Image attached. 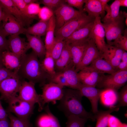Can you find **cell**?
Segmentation results:
<instances>
[{
    "label": "cell",
    "instance_id": "obj_1",
    "mask_svg": "<svg viewBox=\"0 0 127 127\" xmlns=\"http://www.w3.org/2000/svg\"><path fill=\"white\" fill-rule=\"evenodd\" d=\"M34 52L26 54L21 59L20 67L17 74L22 79H26L35 84L43 86L46 83L49 76L43 68L41 63Z\"/></svg>",
    "mask_w": 127,
    "mask_h": 127
},
{
    "label": "cell",
    "instance_id": "obj_2",
    "mask_svg": "<svg viewBox=\"0 0 127 127\" xmlns=\"http://www.w3.org/2000/svg\"><path fill=\"white\" fill-rule=\"evenodd\" d=\"M83 97L78 90L71 88L64 89L63 95L57 107L67 117L74 115L95 121L94 115L87 111L83 107L81 102Z\"/></svg>",
    "mask_w": 127,
    "mask_h": 127
},
{
    "label": "cell",
    "instance_id": "obj_3",
    "mask_svg": "<svg viewBox=\"0 0 127 127\" xmlns=\"http://www.w3.org/2000/svg\"><path fill=\"white\" fill-rule=\"evenodd\" d=\"M95 18L84 12L69 20L61 27L55 30V36L65 40L77 30L94 21Z\"/></svg>",
    "mask_w": 127,
    "mask_h": 127
},
{
    "label": "cell",
    "instance_id": "obj_4",
    "mask_svg": "<svg viewBox=\"0 0 127 127\" xmlns=\"http://www.w3.org/2000/svg\"><path fill=\"white\" fill-rule=\"evenodd\" d=\"M127 81V70H118L108 75L103 74L96 87L116 91L123 86Z\"/></svg>",
    "mask_w": 127,
    "mask_h": 127
},
{
    "label": "cell",
    "instance_id": "obj_5",
    "mask_svg": "<svg viewBox=\"0 0 127 127\" xmlns=\"http://www.w3.org/2000/svg\"><path fill=\"white\" fill-rule=\"evenodd\" d=\"M24 80L16 74L8 78L0 83V96L1 99L7 102L18 96L22 81Z\"/></svg>",
    "mask_w": 127,
    "mask_h": 127
},
{
    "label": "cell",
    "instance_id": "obj_6",
    "mask_svg": "<svg viewBox=\"0 0 127 127\" xmlns=\"http://www.w3.org/2000/svg\"><path fill=\"white\" fill-rule=\"evenodd\" d=\"M120 12V16L117 19L102 23L108 45H111L124 31L123 21L124 18H127V14L125 12Z\"/></svg>",
    "mask_w": 127,
    "mask_h": 127
},
{
    "label": "cell",
    "instance_id": "obj_7",
    "mask_svg": "<svg viewBox=\"0 0 127 127\" xmlns=\"http://www.w3.org/2000/svg\"><path fill=\"white\" fill-rule=\"evenodd\" d=\"M35 84L23 80L19 92L18 96L22 100L34 105L37 103L39 111H41L44 108L40 95L37 93L35 87Z\"/></svg>",
    "mask_w": 127,
    "mask_h": 127
},
{
    "label": "cell",
    "instance_id": "obj_8",
    "mask_svg": "<svg viewBox=\"0 0 127 127\" xmlns=\"http://www.w3.org/2000/svg\"><path fill=\"white\" fill-rule=\"evenodd\" d=\"M7 102L8 104L9 112L14 113L18 118L28 119L33 112L34 105L22 100L18 96L12 98Z\"/></svg>",
    "mask_w": 127,
    "mask_h": 127
},
{
    "label": "cell",
    "instance_id": "obj_9",
    "mask_svg": "<svg viewBox=\"0 0 127 127\" xmlns=\"http://www.w3.org/2000/svg\"><path fill=\"white\" fill-rule=\"evenodd\" d=\"M54 12L56 20L55 30L69 20L85 12L77 10L66 3L56 9Z\"/></svg>",
    "mask_w": 127,
    "mask_h": 127
},
{
    "label": "cell",
    "instance_id": "obj_10",
    "mask_svg": "<svg viewBox=\"0 0 127 127\" xmlns=\"http://www.w3.org/2000/svg\"><path fill=\"white\" fill-rule=\"evenodd\" d=\"M63 87L56 84L48 83L42 87V93L40 95L43 104L51 102L55 104L56 101L60 100L64 95Z\"/></svg>",
    "mask_w": 127,
    "mask_h": 127
},
{
    "label": "cell",
    "instance_id": "obj_11",
    "mask_svg": "<svg viewBox=\"0 0 127 127\" xmlns=\"http://www.w3.org/2000/svg\"><path fill=\"white\" fill-rule=\"evenodd\" d=\"M4 12V16L2 21L3 24L1 27L6 36L25 34L26 28L12 15L7 12Z\"/></svg>",
    "mask_w": 127,
    "mask_h": 127
},
{
    "label": "cell",
    "instance_id": "obj_12",
    "mask_svg": "<svg viewBox=\"0 0 127 127\" xmlns=\"http://www.w3.org/2000/svg\"><path fill=\"white\" fill-rule=\"evenodd\" d=\"M101 20L100 16L95 17L90 37L93 39L97 48L101 54L107 44L105 41V32Z\"/></svg>",
    "mask_w": 127,
    "mask_h": 127
},
{
    "label": "cell",
    "instance_id": "obj_13",
    "mask_svg": "<svg viewBox=\"0 0 127 127\" xmlns=\"http://www.w3.org/2000/svg\"><path fill=\"white\" fill-rule=\"evenodd\" d=\"M81 83L84 85L96 87L103 74L89 66L81 69L78 72Z\"/></svg>",
    "mask_w": 127,
    "mask_h": 127
},
{
    "label": "cell",
    "instance_id": "obj_14",
    "mask_svg": "<svg viewBox=\"0 0 127 127\" xmlns=\"http://www.w3.org/2000/svg\"><path fill=\"white\" fill-rule=\"evenodd\" d=\"M19 35L9 36L8 40V46L10 52L21 58L31 48L25 38H21Z\"/></svg>",
    "mask_w": 127,
    "mask_h": 127
},
{
    "label": "cell",
    "instance_id": "obj_15",
    "mask_svg": "<svg viewBox=\"0 0 127 127\" xmlns=\"http://www.w3.org/2000/svg\"><path fill=\"white\" fill-rule=\"evenodd\" d=\"M105 89L97 88L95 87L87 86L82 84L78 90L83 96L86 97L90 101L93 114L96 113L98 111V101Z\"/></svg>",
    "mask_w": 127,
    "mask_h": 127
},
{
    "label": "cell",
    "instance_id": "obj_16",
    "mask_svg": "<svg viewBox=\"0 0 127 127\" xmlns=\"http://www.w3.org/2000/svg\"><path fill=\"white\" fill-rule=\"evenodd\" d=\"M101 54L97 48L93 39L90 37L80 63L75 68L78 72L82 68L89 65Z\"/></svg>",
    "mask_w": 127,
    "mask_h": 127
},
{
    "label": "cell",
    "instance_id": "obj_17",
    "mask_svg": "<svg viewBox=\"0 0 127 127\" xmlns=\"http://www.w3.org/2000/svg\"><path fill=\"white\" fill-rule=\"evenodd\" d=\"M0 4L4 11L12 15L24 27L29 26L33 21V20L28 18L22 13L12 0H0Z\"/></svg>",
    "mask_w": 127,
    "mask_h": 127
},
{
    "label": "cell",
    "instance_id": "obj_18",
    "mask_svg": "<svg viewBox=\"0 0 127 127\" xmlns=\"http://www.w3.org/2000/svg\"><path fill=\"white\" fill-rule=\"evenodd\" d=\"M55 62L56 72H62L68 67H74L68 44L66 43L60 55Z\"/></svg>",
    "mask_w": 127,
    "mask_h": 127
},
{
    "label": "cell",
    "instance_id": "obj_19",
    "mask_svg": "<svg viewBox=\"0 0 127 127\" xmlns=\"http://www.w3.org/2000/svg\"><path fill=\"white\" fill-rule=\"evenodd\" d=\"M90 38L82 41L69 44L72 63L75 68L80 63Z\"/></svg>",
    "mask_w": 127,
    "mask_h": 127
},
{
    "label": "cell",
    "instance_id": "obj_20",
    "mask_svg": "<svg viewBox=\"0 0 127 127\" xmlns=\"http://www.w3.org/2000/svg\"><path fill=\"white\" fill-rule=\"evenodd\" d=\"M21 58L9 50L5 51L2 52V64L7 69L17 73L21 66Z\"/></svg>",
    "mask_w": 127,
    "mask_h": 127
},
{
    "label": "cell",
    "instance_id": "obj_21",
    "mask_svg": "<svg viewBox=\"0 0 127 127\" xmlns=\"http://www.w3.org/2000/svg\"><path fill=\"white\" fill-rule=\"evenodd\" d=\"M94 21L87 24L73 32L64 40L66 42L70 44L84 41L90 38Z\"/></svg>",
    "mask_w": 127,
    "mask_h": 127
},
{
    "label": "cell",
    "instance_id": "obj_22",
    "mask_svg": "<svg viewBox=\"0 0 127 127\" xmlns=\"http://www.w3.org/2000/svg\"><path fill=\"white\" fill-rule=\"evenodd\" d=\"M25 34L30 48L32 49L38 57L42 60L45 57L46 50L44 44L41 37L28 34Z\"/></svg>",
    "mask_w": 127,
    "mask_h": 127
},
{
    "label": "cell",
    "instance_id": "obj_23",
    "mask_svg": "<svg viewBox=\"0 0 127 127\" xmlns=\"http://www.w3.org/2000/svg\"><path fill=\"white\" fill-rule=\"evenodd\" d=\"M85 4L83 11L88 16L95 18L104 15L105 11L99 0H86Z\"/></svg>",
    "mask_w": 127,
    "mask_h": 127
},
{
    "label": "cell",
    "instance_id": "obj_24",
    "mask_svg": "<svg viewBox=\"0 0 127 127\" xmlns=\"http://www.w3.org/2000/svg\"><path fill=\"white\" fill-rule=\"evenodd\" d=\"M62 72L66 79L68 87L71 89L79 90L82 84L75 67H68Z\"/></svg>",
    "mask_w": 127,
    "mask_h": 127
},
{
    "label": "cell",
    "instance_id": "obj_25",
    "mask_svg": "<svg viewBox=\"0 0 127 127\" xmlns=\"http://www.w3.org/2000/svg\"><path fill=\"white\" fill-rule=\"evenodd\" d=\"M102 74H112L118 71L101 56L95 60L89 65Z\"/></svg>",
    "mask_w": 127,
    "mask_h": 127
},
{
    "label": "cell",
    "instance_id": "obj_26",
    "mask_svg": "<svg viewBox=\"0 0 127 127\" xmlns=\"http://www.w3.org/2000/svg\"><path fill=\"white\" fill-rule=\"evenodd\" d=\"M119 108L117 105L112 106H110L107 110H98L96 113L93 114L96 121L95 127H107L109 115L112 112L118 111Z\"/></svg>",
    "mask_w": 127,
    "mask_h": 127
},
{
    "label": "cell",
    "instance_id": "obj_27",
    "mask_svg": "<svg viewBox=\"0 0 127 127\" xmlns=\"http://www.w3.org/2000/svg\"><path fill=\"white\" fill-rule=\"evenodd\" d=\"M56 20L54 15L49 21L48 28L45 34L44 44L46 52H49L55 42Z\"/></svg>",
    "mask_w": 127,
    "mask_h": 127
},
{
    "label": "cell",
    "instance_id": "obj_28",
    "mask_svg": "<svg viewBox=\"0 0 127 127\" xmlns=\"http://www.w3.org/2000/svg\"><path fill=\"white\" fill-rule=\"evenodd\" d=\"M120 7L119 0H115L110 6L107 4L104 9L107 13L102 19L103 23L114 20L118 18L120 15Z\"/></svg>",
    "mask_w": 127,
    "mask_h": 127
},
{
    "label": "cell",
    "instance_id": "obj_29",
    "mask_svg": "<svg viewBox=\"0 0 127 127\" xmlns=\"http://www.w3.org/2000/svg\"><path fill=\"white\" fill-rule=\"evenodd\" d=\"M48 21L40 20L38 22L26 28L25 33L41 37L45 35L48 24Z\"/></svg>",
    "mask_w": 127,
    "mask_h": 127
},
{
    "label": "cell",
    "instance_id": "obj_30",
    "mask_svg": "<svg viewBox=\"0 0 127 127\" xmlns=\"http://www.w3.org/2000/svg\"><path fill=\"white\" fill-rule=\"evenodd\" d=\"M47 116L40 119L38 121L39 127H61L57 119L51 112L48 106L44 108Z\"/></svg>",
    "mask_w": 127,
    "mask_h": 127
},
{
    "label": "cell",
    "instance_id": "obj_31",
    "mask_svg": "<svg viewBox=\"0 0 127 127\" xmlns=\"http://www.w3.org/2000/svg\"><path fill=\"white\" fill-rule=\"evenodd\" d=\"M55 62L50 53L46 52L45 57L41 63L43 69L49 76L53 75L56 73Z\"/></svg>",
    "mask_w": 127,
    "mask_h": 127
},
{
    "label": "cell",
    "instance_id": "obj_32",
    "mask_svg": "<svg viewBox=\"0 0 127 127\" xmlns=\"http://www.w3.org/2000/svg\"><path fill=\"white\" fill-rule=\"evenodd\" d=\"M66 41L63 39L55 37L54 43L49 52L55 60L59 57L66 44Z\"/></svg>",
    "mask_w": 127,
    "mask_h": 127
},
{
    "label": "cell",
    "instance_id": "obj_33",
    "mask_svg": "<svg viewBox=\"0 0 127 127\" xmlns=\"http://www.w3.org/2000/svg\"><path fill=\"white\" fill-rule=\"evenodd\" d=\"M101 56L118 70L117 66L121 61L116 58L108 47L107 44L103 52L101 54Z\"/></svg>",
    "mask_w": 127,
    "mask_h": 127
},
{
    "label": "cell",
    "instance_id": "obj_34",
    "mask_svg": "<svg viewBox=\"0 0 127 127\" xmlns=\"http://www.w3.org/2000/svg\"><path fill=\"white\" fill-rule=\"evenodd\" d=\"M7 113L11 127H32L28 119L20 118L9 112Z\"/></svg>",
    "mask_w": 127,
    "mask_h": 127
},
{
    "label": "cell",
    "instance_id": "obj_35",
    "mask_svg": "<svg viewBox=\"0 0 127 127\" xmlns=\"http://www.w3.org/2000/svg\"><path fill=\"white\" fill-rule=\"evenodd\" d=\"M67 117V121L66 127H84L88 119L74 115H70Z\"/></svg>",
    "mask_w": 127,
    "mask_h": 127
},
{
    "label": "cell",
    "instance_id": "obj_36",
    "mask_svg": "<svg viewBox=\"0 0 127 127\" xmlns=\"http://www.w3.org/2000/svg\"><path fill=\"white\" fill-rule=\"evenodd\" d=\"M40 7V4L35 2L27 5L25 11L26 16L28 18L33 20L36 18Z\"/></svg>",
    "mask_w": 127,
    "mask_h": 127
},
{
    "label": "cell",
    "instance_id": "obj_37",
    "mask_svg": "<svg viewBox=\"0 0 127 127\" xmlns=\"http://www.w3.org/2000/svg\"><path fill=\"white\" fill-rule=\"evenodd\" d=\"M122 34L115 40L110 45L119 48L123 50L127 51V29Z\"/></svg>",
    "mask_w": 127,
    "mask_h": 127
},
{
    "label": "cell",
    "instance_id": "obj_38",
    "mask_svg": "<svg viewBox=\"0 0 127 127\" xmlns=\"http://www.w3.org/2000/svg\"><path fill=\"white\" fill-rule=\"evenodd\" d=\"M48 81V83H52L61 86L68 87L66 79L62 72H56L53 75L49 76Z\"/></svg>",
    "mask_w": 127,
    "mask_h": 127
},
{
    "label": "cell",
    "instance_id": "obj_39",
    "mask_svg": "<svg viewBox=\"0 0 127 127\" xmlns=\"http://www.w3.org/2000/svg\"><path fill=\"white\" fill-rule=\"evenodd\" d=\"M54 15V11L45 6L40 7L38 15L40 20L48 21Z\"/></svg>",
    "mask_w": 127,
    "mask_h": 127
},
{
    "label": "cell",
    "instance_id": "obj_40",
    "mask_svg": "<svg viewBox=\"0 0 127 127\" xmlns=\"http://www.w3.org/2000/svg\"><path fill=\"white\" fill-rule=\"evenodd\" d=\"M118 104L117 106L119 107L127 106V86L125 85L120 91L117 94Z\"/></svg>",
    "mask_w": 127,
    "mask_h": 127
},
{
    "label": "cell",
    "instance_id": "obj_41",
    "mask_svg": "<svg viewBox=\"0 0 127 127\" xmlns=\"http://www.w3.org/2000/svg\"><path fill=\"white\" fill-rule=\"evenodd\" d=\"M40 3L53 10L66 3L65 0H40Z\"/></svg>",
    "mask_w": 127,
    "mask_h": 127
},
{
    "label": "cell",
    "instance_id": "obj_42",
    "mask_svg": "<svg viewBox=\"0 0 127 127\" xmlns=\"http://www.w3.org/2000/svg\"><path fill=\"white\" fill-rule=\"evenodd\" d=\"M17 74L7 69L3 65H0V83L4 79Z\"/></svg>",
    "mask_w": 127,
    "mask_h": 127
},
{
    "label": "cell",
    "instance_id": "obj_43",
    "mask_svg": "<svg viewBox=\"0 0 127 127\" xmlns=\"http://www.w3.org/2000/svg\"><path fill=\"white\" fill-rule=\"evenodd\" d=\"M65 1L67 4L72 7L78 9L79 11L82 12L83 11V5L86 0H65Z\"/></svg>",
    "mask_w": 127,
    "mask_h": 127
},
{
    "label": "cell",
    "instance_id": "obj_44",
    "mask_svg": "<svg viewBox=\"0 0 127 127\" xmlns=\"http://www.w3.org/2000/svg\"><path fill=\"white\" fill-rule=\"evenodd\" d=\"M6 36L3 32L1 26H0V51L3 52L9 50L8 46V40Z\"/></svg>",
    "mask_w": 127,
    "mask_h": 127
},
{
    "label": "cell",
    "instance_id": "obj_45",
    "mask_svg": "<svg viewBox=\"0 0 127 127\" xmlns=\"http://www.w3.org/2000/svg\"><path fill=\"white\" fill-rule=\"evenodd\" d=\"M121 122L118 118L110 115L108 120L107 127H118Z\"/></svg>",
    "mask_w": 127,
    "mask_h": 127
},
{
    "label": "cell",
    "instance_id": "obj_46",
    "mask_svg": "<svg viewBox=\"0 0 127 127\" xmlns=\"http://www.w3.org/2000/svg\"><path fill=\"white\" fill-rule=\"evenodd\" d=\"M12 0L22 13L26 17H27L25 15L27 5L24 2V0Z\"/></svg>",
    "mask_w": 127,
    "mask_h": 127
},
{
    "label": "cell",
    "instance_id": "obj_47",
    "mask_svg": "<svg viewBox=\"0 0 127 127\" xmlns=\"http://www.w3.org/2000/svg\"><path fill=\"white\" fill-rule=\"evenodd\" d=\"M1 100L0 97V120L6 119L8 117V113L2 106Z\"/></svg>",
    "mask_w": 127,
    "mask_h": 127
},
{
    "label": "cell",
    "instance_id": "obj_48",
    "mask_svg": "<svg viewBox=\"0 0 127 127\" xmlns=\"http://www.w3.org/2000/svg\"><path fill=\"white\" fill-rule=\"evenodd\" d=\"M0 127H11L9 120L7 118L0 120Z\"/></svg>",
    "mask_w": 127,
    "mask_h": 127
},
{
    "label": "cell",
    "instance_id": "obj_49",
    "mask_svg": "<svg viewBox=\"0 0 127 127\" xmlns=\"http://www.w3.org/2000/svg\"><path fill=\"white\" fill-rule=\"evenodd\" d=\"M117 69L120 71L127 70V63L121 61L118 66Z\"/></svg>",
    "mask_w": 127,
    "mask_h": 127
},
{
    "label": "cell",
    "instance_id": "obj_50",
    "mask_svg": "<svg viewBox=\"0 0 127 127\" xmlns=\"http://www.w3.org/2000/svg\"><path fill=\"white\" fill-rule=\"evenodd\" d=\"M121 61L127 63V51L123 50L121 58Z\"/></svg>",
    "mask_w": 127,
    "mask_h": 127
},
{
    "label": "cell",
    "instance_id": "obj_51",
    "mask_svg": "<svg viewBox=\"0 0 127 127\" xmlns=\"http://www.w3.org/2000/svg\"><path fill=\"white\" fill-rule=\"evenodd\" d=\"M104 10L105 7L107 4V3L110 0H99Z\"/></svg>",
    "mask_w": 127,
    "mask_h": 127
},
{
    "label": "cell",
    "instance_id": "obj_52",
    "mask_svg": "<svg viewBox=\"0 0 127 127\" xmlns=\"http://www.w3.org/2000/svg\"><path fill=\"white\" fill-rule=\"evenodd\" d=\"M4 16V12L1 5L0 4V25L1 22L2 21L3 19Z\"/></svg>",
    "mask_w": 127,
    "mask_h": 127
},
{
    "label": "cell",
    "instance_id": "obj_53",
    "mask_svg": "<svg viewBox=\"0 0 127 127\" xmlns=\"http://www.w3.org/2000/svg\"><path fill=\"white\" fill-rule=\"evenodd\" d=\"M120 6H123L127 7V0H119Z\"/></svg>",
    "mask_w": 127,
    "mask_h": 127
},
{
    "label": "cell",
    "instance_id": "obj_54",
    "mask_svg": "<svg viewBox=\"0 0 127 127\" xmlns=\"http://www.w3.org/2000/svg\"><path fill=\"white\" fill-rule=\"evenodd\" d=\"M24 1L27 5L34 3L37 2L38 1L37 0H24Z\"/></svg>",
    "mask_w": 127,
    "mask_h": 127
},
{
    "label": "cell",
    "instance_id": "obj_55",
    "mask_svg": "<svg viewBox=\"0 0 127 127\" xmlns=\"http://www.w3.org/2000/svg\"><path fill=\"white\" fill-rule=\"evenodd\" d=\"M118 127H127V124L121 122Z\"/></svg>",
    "mask_w": 127,
    "mask_h": 127
},
{
    "label": "cell",
    "instance_id": "obj_56",
    "mask_svg": "<svg viewBox=\"0 0 127 127\" xmlns=\"http://www.w3.org/2000/svg\"><path fill=\"white\" fill-rule=\"evenodd\" d=\"M3 52L0 51V65H3L2 61V54Z\"/></svg>",
    "mask_w": 127,
    "mask_h": 127
},
{
    "label": "cell",
    "instance_id": "obj_57",
    "mask_svg": "<svg viewBox=\"0 0 127 127\" xmlns=\"http://www.w3.org/2000/svg\"><path fill=\"white\" fill-rule=\"evenodd\" d=\"M87 127H92V126L90 125H88Z\"/></svg>",
    "mask_w": 127,
    "mask_h": 127
}]
</instances>
